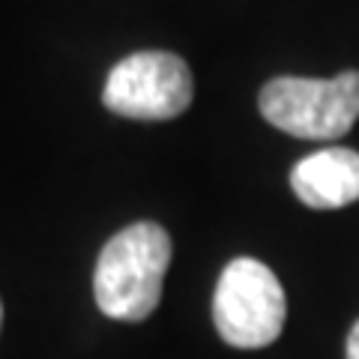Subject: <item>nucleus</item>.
<instances>
[{"label": "nucleus", "instance_id": "obj_1", "mask_svg": "<svg viewBox=\"0 0 359 359\" xmlns=\"http://www.w3.org/2000/svg\"><path fill=\"white\" fill-rule=\"evenodd\" d=\"M171 264V237L156 222H138L114 233L93 273V294L102 314L114 320H144L162 299Z\"/></svg>", "mask_w": 359, "mask_h": 359}, {"label": "nucleus", "instance_id": "obj_2", "mask_svg": "<svg viewBox=\"0 0 359 359\" xmlns=\"http://www.w3.org/2000/svg\"><path fill=\"white\" fill-rule=\"evenodd\" d=\"M266 123L294 138L335 141L359 120V72L335 78H273L257 96Z\"/></svg>", "mask_w": 359, "mask_h": 359}, {"label": "nucleus", "instance_id": "obj_3", "mask_svg": "<svg viewBox=\"0 0 359 359\" xmlns=\"http://www.w3.org/2000/svg\"><path fill=\"white\" fill-rule=\"evenodd\" d=\"M285 287L266 264L255 257H233L222 269L212 297V320L231 347L257 351L273 344L285 330Z\"/></svg>", "mask_w": 359, "mask_h": 359}, {"label": "nucleus", "instance_id": "obj_4", "mask_svg": "<svg viewBox=\"0 0 359 359\" xmlns=\"http://www.w3.org/2000/svg\"><path fill=\"white\" fill-rule=\"evenodd\" d=\"M108 111L129 120H174L192 105V72L171 51H138L108 72Z\"/></svg>", "mask_w": 359, "mask_h": 359}, {"label": "nucleus", "instance_id": "obj_5", "mask_svg": "<svg viewBox=\"0 0 359 359\" xmlns=\"http://www.w3.org/2000/svg\"><path fill=\"white\" fill-rule=\"evenodd\" d=\"M290 189L311 210H341L359 201V153L327 147L299 159L290 171Z\"/></svg>", "mask_w": 359, "mask_h": 359}, {"label": "nucleus", "instance_id": "obj_6", "mask_svg": "<svg viewBox=\"0 0 359 359\" xmlns=\"http://www.w3.org/2000/svg\"><path fill=\"white\" fill-rule=\"evenodd\" d=\"M347 359H359V320L353 323L351 335H347Z\"/></svg>", "mask_w": 359, "mask_h": 359}, {"label": "nucleus", "instance_id": "obj_7", "mask_svg": "<svg viewBox=\"0 0 359 359\" xmlns=\"http://www.w3.org/2000/svg\"><path fill=\"white\" fill-rule=\"evenodd\" d=\"M0 318H4V311H0Z\"/></svg>", "mask_w": 359, "mask_h": 359}]
</instances>
